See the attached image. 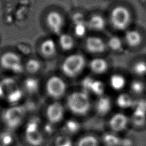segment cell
Listing matches in <instances>:
<instances>
[{
	"mask_svg": "<svg viewBox=\"0 0 146 146\" xmlns=\"http://www.w3.org/2000/svg\"><path fill=\"white\" fill-rule=\"evenodd\" d=\"M116 103L121 108H128L134 104V102L129 95L121 94L117 98Z\"/></svg>",
	"mask_w": 146,
	"mask_h": 146,
	"instance_id": "603a6c76",
	"label": "cell"
},
{
	"mask_svg": "<svg viewBox=\"0 0 146 146\" xmlns=\"http://www.w3.org/2000/svg\"><path fill=\"white\" fill-rule=\"evenodd\" d=\"M54 146H74V144L70 136L62 133L55 138Z\"/></svg>",
	"mask_w": 146,
	"mask_h": 146,
	"instance_id": "cb8c5ba5",
	"label": "cell"
},
{
	"mask_svg": "<svg viewBox=\"0 0 146 146\" xmlns=\"http://www.w3.org/2000/svg\"><path fill=\"white\" fill-rule=\"evenodd\" d=\"M133 71L135 74L139 75L146 74V63L144 61L137 62L134 64Z\"/></svg>",
	"mask_w": 146,
	"mask_h": 146,
	"instance_id": "4dcf8cb0",
	"label": "cell"
},
{
	"mask_svg": "<svg viewBox=\"0 0 146 146\" xmlns=\"http://www.w3.org/2000/svg\"><path fill=\"white\" fill-rule=\"evenodd\" d=\"M104 91V84L99 80H94L90 88V91L100 96L103 95Z\"/></svg>",
	"mask_w": 146,
	"mask_h": 146,
	"instance_id": "83f0119b",
	"label": "cell"
},
{
	"mask_svg": "<svg viewBox=\"0 0 146 146\" xmlns=\"http://www.w3.org/2000/svg\"><path fill=\"white\" fill-rule=\"evenodd\" d=\"M110 19L113 26L119 30L126 29L131 20V14L128 10L122 6H117L113 9Z\"/></svg>",
	"mask_w": 146,
	"mask_h": 146,
	"instance_id": "8992f818",
	"label": "cell"
},
{
	"mask_svg": "<svg viewBox=\"0 0 146 146\" xmlns=\"http://www.w3.org/2000/svg\"><path fill=\"white\" fill-rule=\"evenodd\" d=\"M27 109L22 104L7 106L0 110V124L2 128L16 133L27 120Z\"/></svg>",
	"mask_w": 146,
	"mask_h": 146,
	"instance_id": "6da1fadb",
	"label": "cell"
},
{
	"mask_svg": "<svg viewBox=\"0 0 146 146\" xmlns=\"http://www.w3.org/2000/svg\"><path fill=\"white\" fill-rule=\"evenodd\" d=\"M130 119L123 112H116L113 114L108 120V127L114 133L124 131L129 124Z\"/></svg>",
	"mask_w": 146,
	"mask_h": 146,
	"instance_id": "9c48e42d",
	"label": "cell"
},
{
	"mask_svg": "<svg viewBox=\"0 0 146 146\" xmlns=\"http://www.w3.org/2000/svg\"><path fill=\"white\" fill-rule=\"evenodd\" d=\"M46 89L50 97L57 100L64 95L66 91V84L60 78L53 76L47 80L46 84Z\"/></svg>",
	"mask_w": 146,
	"mask_h": 146,
	"instance_id": "ba28073f",
	"label": "cell"
},
{
	"mask_svg": "<svg viewBox=\"0 0 146 146\" xmlns=\"http://www.w3.org/2000/svg\"><path fill=\"white\" fill-rule=\"evenodd\" d=\"M15 133L2 128L0 130V145L13 146L15 143Z\"/></svg>",
	"mask_w": 146,
	"mask_h": 146,
	"instance_id": "ac0fdd59",
	"label": "cell"
},
{
	"mask_svg": "<svg viewBox=\"0 0 146 146\" xmlns=\"http://www.w3.org/2000/svg\"><path fill=\"white\" fill-rule=\"evenodd\" d=\"M146 119L145 110L137 107L133 112L131 117V121L136 126L143 125Z\"/></svg>",
	"mask_w": 146,
	"mask_h": 146,
	"instance_id": "ffe728a7",
	"label": "cell"
},
{
	"mask_svg": "<svg viewBox=\"0 0 146 146\" xmlns=\"http://www.w3.org/2000/svg\"><path fill=\"white\" fill-rule=\"evenodd\" d=\"M108 46L111 50L117 51L121 48L122 42L119 37L113 36L111 37L108 40Z\"/></svg>",
	"mask_w": 146,
	"mask_h": 146,
	"instance_id": "f1b7e54d",
	"label": "cell"
},
{
	"mask_svg": "<svg viewBox=\"0 0 146 146\" xmlns=\"http://www.w3.org/2000/svg\"><path fill=\"white\" fill-rule=\"evenodd\" d=\"M87 25V27L92 30L101 31L104 29L106 22L102 16L99 15H94L88 20Z\"/></svg>",
	"mask_w": 146,
	"mask_h": 146,
	"instance_id": "2e32d148",
	"label": "cell"
},
{
	"mask_svg": "<svg viewBox=\"0 0 146 146\" xmlns=\"http://www.w3.org/2000/svg\"><path fill=\"white\" fill-rule=\"evenodd\" d=\"M93 81L94 79L90 77H87L84 79H83V80L82 81V86L84 89L85 90L84 91H86V90L90 91V88L92 86Z\"/></svg>",
	"mask_w": 146,
	"mask_h": 146,
	"instance_id": "1f68e13d",
	"label": "cell"
},
{
	"mask_svg": "<svg viewBox=\"0 0 146 146\" xmlns=\"http://www.w3.org/2000/svg\"><path fill=\"white\" fill-rule=\"evenodd\" d=\"M23 92H26L30 95L35 94L39 89V82L38 80L34 78H26L23 84Z\"/></svg>",
	"mask_w": 146,
	"mask_h": 146,
	"instance_id": "d6986e66",
	"label": "cell"
},
{
	"mask_svg": "<svg viewBox=\"0 0 146 146\" xmlns=\"http://www.w3.org/2000/svg\"><path fill=\"white\" fill-rule=\"evenodd\" d=\"M90 67L92 72L100 74L104 73L107 70L108 64L104 59L95 58L90 62Z\"/></svg>",
	"mask_w": 146,
	"mask_h": 146,
	"instance_id": "9a60e30c",
	"label": "cell"
},
{
	"mask_svg": "<svg viewBox=\"0 0 146 146\" xmlns=\"http://www.w3.org/2000/svg\"><path fill=\"white\" fill-rule=\"evenodd\" d=\"M0 146H2V145H0Z\"/></svg>",
	"mask_w": 146,
	"mask_h": 146,
	"instance_id": "d6a6232c",
	"label": "cell"
},
{
	"mask_svg": "<svg viewBox=\"0 0 146 146\" xmlns=\"http://www.w3.org/2000/svg\"><path fill=\"white\" fill-rule=\"evenodd\" d=\"M87 50L92 53H100L104 51L106 44L103 40L99 37L90 36L86 40Z\"/></svg>",
	"mask_w": 146,
	"mask_h": 146,
	"instance_id": "8fae6325",
	"label": "cell"
},
{
	"mask_svg": "<svg viewBox=\"0 0 146 146\" xmlns=\"http://www.w3.org/2000/svg\"><path fill=\"white\" fill-rule=\"evenodd\" d=\"M87 27V23L85 22L84 21L75 23L74 31L75 35L78 37L83 36L86 33Z\"/></svg>",
	"mask_w": 146,
	"mask_h": 146,
	"instance_id": "4316f807",
	"label": "cell"
},
{
	"mask_svg": "<svg viewBox=\"0 0 146 146\" xmlns=\"http://www.w3.org/2000/svg\"><path fill=\"white\" fill-rule=\"evenodd\" d=\"M67 107L74 115L84 116L88 113L91 103L88 94L84 91H76L70 94L66 101Z\"/></svg>",
	"mask_w": 146,
	"mask_h": 146,
	"instance_id": "3957f363",
	"label": "cell"
},
{
	"mask_svg": "<svg viewBox=\"0 0 146 146\" xmlns=\"http://www.w3.org/2000/svg\"><path fill=\"white\" fill-rule=\"evenodd\" d=\"M65 109L62 104L54 101L49 104L45 110V116L47 123L55 125L60 124L64 119Z\"/></svg>",
	"mask_w": 146,
	"mask_h": 146,
	"instance_id": "52a82bcc",
	"label": "cell"
},
{
	"mask_svg": "<svg viewBox=\"0 0 146 146\" xmlns=\"http://www.w3.org/2000/svg\"><path fill=\"white\" fill-rule=\"evenodd\" d=\"M25 67L27 71L31 74H35L38 72L40 67V63L36 59H30L25 64Z\"/></svg>",
	"mask_w": 146,
	"mask_h": 146,
	"instance_id": "d4e9b609",
	"label": "cell"
},
{
	"mask_svg": "<svg viewBox=\"0 0 146 146\" xmlns=\"http://www.w3.org/2000/svg\"><path fill=\"white\" fill-rule=\"evenodd\" d=\"M19 132L22 142L27 146H41L44 141L42 124L35 117L27 118Z\"/></svg>",
	"mask_w": 146,
	"mask_h": 146,
	"instance_id": "7a4b0ae2",
	"label": "cell"
},
{
	"mask_svg": "<svg viewBox=\"0 0 146 146\" xmlns=\"http://www.w3.org/2000/svg\"><path fill=\"white\" fill-rule=\"evenodd\" d=\"M1 67L14 74L21 73L24 68L20 56L13 51H7L2 55L0 58Z\"/></svg>",
	"mask_w": 146,
	"mask_h": 146,
	"instance_id": "5b68a950",
	"label": "cell"
},
{
	"mask_svg": "<svg viewBox=\"0 0 146 146\" xmlns=\"http://www.w3.org/2000/svg\"><path fill=\"white\" fill-rule=\"evenodd\" d=\"M125 40L131 47H137L141 43L143 36L138 31L130 30L125 33Z\"/></svg>",
	"mask_w": 146,
	"mask_h": 146,
	"instance_id": "4fadbf2b",
	"label": "cell"
},
{
	"mask_svg": "<svg viewBox=\"0 0 146 146\" xmlns=\"http://www.w3.org/2000/svg\"><path fill=\"white\" fill-rule=\"evenodd\" d=\"M111 87L115 90H120L124 88L125 84V79L120 74L112 75L110 79Z\"/></svg>",
	"mask_w": 146,
	"mask_h": 146,
	"instance_id": "44dd1931",
	"label": "cell"
},
{
	"mask_svg": "<svg viewBox=\"0 0 146 146\" xmlns=\"http://www.w3.org/2000/svg\"><path fill=\"white\" fill-rule=\"evenodd\" d=\"M59 43L62 48L66 51L71 50L74 45V41L72 37L67 34H62L60 35Z\"/></svg>",
	"mask_w": 146,
	"mask_h": 146,
	"instance_id": "7402d4cb",
	"label": "cell"
},
{
	"mask_svg": "<svg viewBox=\"0 0 146 146\" xmlns=\"http://www.w3.org/2000/svg\"><path fill=\"white\" fill-rule=\"evenodd\" d=\"M56 51V44L52 39H46L44 40L40 45V51L45 56L50 57L54 55L55 54Z\"/></svg>",
	"mask_w": 146,
	"mask_h": 146,
	"instance_id": "e0dca14e",
	"label": "cell"
},
{
	"mask_svg": "<svg viewBox=\"0 0 146 146\" xmlns=\"http://www.w3.org/2000/svg\"><path fill=\"white\" fill-rule=\"evenodd\" d=\"M46 22L48 28L55 34H60L63 25L64 20L62 16L56 11L48 13L46 18Z\"/></svg>",
	"mask_w": 146,
	"mask_h": 146,
	"instance_id": "30bf717a",
	"label": "cell"
},
{
	"mask_svg": "<svg viewBox=\"0 0 146 146\" xmlns=\"http://www.w3.org/2000/svg\"><path fill=\"white\" fill-rule=\"evenodd\" d=\"M85 63V59L82 55L72 54L64 59L62 64V70L69 77L76 76L83 70Z\"/></svg>",
	"mask_w": 146,
	"mask_h": 146,
	"instance_id": "277c9868",
	"label": "cell"
},
{
	"mask_svg": "<svg viewBox=\"0 0 146 146\" xmlns=\"http://www.w3.org/2000/svg\"><path fill=\"white\" fill-rule=\"evenodd\" d=\"M99 139L92 134H87L80 137L74 146H99Z\"/></svg>",
	"mask_w": 146,
	"mask_h": 146,
	"instance_id": "5bb4252c",
	"label": "cell"
},
{
	"mask_svg": "<svg viewBox=\"0 0 146 146\" xmlns=\"http://www.w3.org/2000/svg\"><path fill=\"white\" fill-rule=\"evenodd\" d=\"M112 108V102L106 96H100L95 104V111L98 115H105L110 112Z\"/></svg>",
	"mask_w": 146,
	"mask_h": 146,
	"instance_id": "7c38bea8",
	"label": "cell"
},
{
	"mask_svg": "<svg viewBox=\"0 0 146 146\" xmlns=\"http://www.w3.org/2000/svg\"><path fill=\"white\" fill-rule=\"evenodd\" d=\"M64 128L66 129V133L64 134L70 136L71 134L74 133L78 130H79V124L75 120H68L66 122V123L64 124Z\"/></svg>",
	"mask_w": 146,
	"mask_h": 146,
	"instance_id": "484cf974",
	"label": "cell"
},
{
	"mask_svg": "<svg viewBox=\"0 0 146 146\" xmlns=\"http://www.w3.org/2000/svg\"><path fill=\"white\" fill-rule=\"evenodd\" d=\"M145 88L144 84L140 80H134L131 84V90L133 93L139 95L141 94Z\"/></svg>",
	"mask_w": 146,
	"mask_h": 146,
	"instance_id": "f546056e",
	"label": "cell"
}]
</instances>
